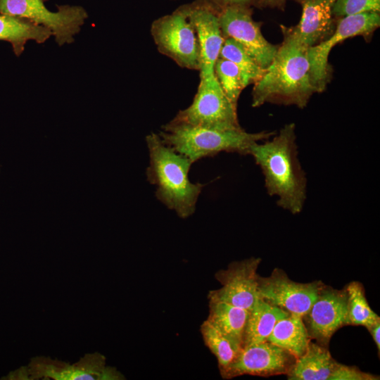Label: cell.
<instances>
[{"label": "cell", "instance_id": "obj_9", "mask_svg": "<svg viewBox=\"0 0 380 380\" xmlns=\"http://www.w3.org/2000/svg\"><path fill=\"white\" fill-rule=\"evenodd\" d=\"M29 380H122L125 376L115 367L107 366L106 357L95 352L85 354L69 364L46 356H36L27 367Z\"/></svg>", "mask_w": 380, "mask_h": 380}, {"label": "cell", "instance_id": "obj_27", "mask_svg": "<svg viewBox=\"0 0 380 380\" xmlns=\"http://www.w3.org/2000/svg\"><path fill=\"white\" fill-rule=\"evenodd\" d=\"M379 376L360 371L356 367L338 363L329 379L331 380H376Z\"/></svg>", "mask_w": 380, "mask_h": 380}, {"label": "cell", "instance_id": "obj_25", "mask_svg": "<svg viewBox=\"0 0 380 380\" xmlns=\"http://www.w3.org/2000/svg\"><path fill=\"white\" fill-rule=\"evenodd\" d=\"M219 58L235 64L251 80L256 82L264 74L261 68L246 50L232 38H224Z\"/></svg>", "mask_w": 380, "mask_h": 380}, {"label": "cell", "instance_id": "obj_24", "mask_svg": "<svg viewBox=\"0 0 380 380\" xmlns=\"http://www.w3.org/2000/svg\"><path fill=\"white\" fill-rule=\"evenodd\" d=\"M214 74L228 99L237 108L239 96L251 80L235 64L221 58L215 63Z\"/></svg>", "mask_w": 380, "mask_h": 380}, {"label": "cell", "instance_id": "obj_2", "mask_svg": "<svg viewBox=\"0 0 380 380\" xmlns=\"http://www.w3.org/2000/svg\"><path fill=\"white\" fill-rule=\"evenodd\" d=\"M249 155L262 170L267 192L277 198V205L300 213L306 200L307 179L298 159L295 124L253 144Z\"/></svg>", "mask_w": 380, "mask_h": 380}, {"label": "cell", "instance_id": "obj_13", "mask_svg": "<svg viewBox=\"0 0 380 380\" xmlns=\"http://www.w3.org/2000/svg\"><path fill=\"white\" fill-rule=\"evenodd\" d=\"M259 258H250L230 263L225 270H218L215 279L221 288L210 291L208 300L223 301L251 310L260 298L257 270Z\"/></svg>", "mask_w": 380, "mask_h": 380}, {"label": "cell", "instance_id": "obj_5", "mask_svg": "<svg viewBox=\"0 0 380 380\" xmlns=\"http://www.w3.org/2000/svg\"><path fill=\"white\" fill-rule=\"evenodd\" d=\"M151 34L161 53L182 68L200 70L199 44L186 8L156 20Z\"/></svg>", "mask_w": 380, "mask_h": 380}, {"label": "cell", "instance_id": "obj_1", "mask_svg": "<svg viewBox=\"0 0 380 380\" xmlns=\"http://www.w3.org/2000/svg\"><path fill=\"white\" fill-rule=\"evenodd\" d=\"M283 41L262 76L254 83L252 106L266 103L305 108L315 93L308 56V47L292 33L289 27L280 25Z\"/></svg>", "mask_w": 380, "mask_h": 380}, {"label": "cell", "instance_id": "obj_20", "mask_svg": "<svg viewBox=\"0 0 380 380\" xmlns=\"http://www.w3.org/2000/svg\"><path fill=\"white\" fill-rule=\"evenodd\" d=\"M250 310L232 304L209 300L207 320L221 333L243 347V334Z\"/></svg>", "mask_w": 380, "mask_h": 380}, {"label": "cell", "instance_id": "obj_18", "mask_svg": "<svg viewBox=\"0 0 380 380\" xmlns=\"http://www.w3.org/2000/svg\"><path fill=\"white\" fill-rule=\"evenodd\" d=\"M52 36L45 27L25 18L0 15V40L9 42L16 56H20L29 40L42 44Z\"/></svg>", "mask_w": 380, "mask_h": 380}, {"label": "cell", "instance_id": "obj_16", "mask_svg": "<svg viewBox=\"0 0 380 380\" xmlns=\"http://www.w3.org/2000/svg\"><path fill=\"white\" fill-rule=\"evenodd\" d=\"M293 1L301 6V17L289 28L303 44L309 48L331 35L337 23L332 13L335 0Z\"/></svg>", "mask_w": 380, "mask_h": 380}, {"label": "cell", "instance_id": "obj_6", "mask_svg": "<svg viewBox=\"0 0 380 380\" xmlns=\"http://www.w3.org/2000/svg\"><path fill=\"white\" fill-rule=\"evenodd\" d=\"M236 109L222 91L214 74L200 77L192 103L179 110L172 120L220 129H239L241 127Z\"/></svg>", "mask_w": 380, "mask_h": 380}, {"label": "cell", "instance_id": "obj_7", "mask_svg": "<svg viewBox=\"0 0 380 380\" xmlns=\"http://www.w3.org/2000/svg\"><path fill=\"white\" fill-rule=\"evenodd\" d=\"M0 13L27 19L49 29L59 46L70 44L87 18L80 6H63L49 11L44 0H0Z\"/></svg>", "mask_w": 380, "mask_h": 380}, {"label": "cell", "instance_id": "obj_17", "mask_svg": "<svg viewBox=\"0 0 380 380\" xmlns=\"http://www.w3.org/2000/svg\"><path fill=\"white\" fill-rule=\"evenodd\" d=\"M338 363L327 347L310 341L286 375L290 380H329Z\"/></svg>", "mask_w": 380, "mask_h": 380}, {"label": "cell", "instance_id": "obj_8", "mask_svg": "<svg viewBox=\"0 0 380 380\" xmlns=\"http://www.w3.org/2000/svg\"><path fill=\"white\" fill-rule=\"evenodd\" d=\"M379 26L380 14L377 12H366L341 18L337 20L336 28L330 37L308 48L310 73L318 93L326 89L331 80V68L328 58L331 49L341 42L350 37H370Z\"/></svg>", "mask_w": 380, "mask_h": 380}, {"label": "cell", "instance_id": "obj_15", "mask_svg": "<svg viewBox=\"0 0 380 380\" xmlns=\"http://www.w3.org/2000/svg\"><path fill=\"white\" fill-rule=\"evenodd\" d=\"M186 8L200 47V77L213 75L215 63L224 40L220 25L219 13L203 6Z\"/></svg>", "mask_w": 380, "mask_h": 380}, {"label": "cell", "instance_id": "obj_4", "mask_svg": "<svg viewBox=\"0 0 380 380\" xmlns=\"http://www.w3.org/2000/svg\"><path fill=\"white\" fill-rule=\"evenodd\" d=\"M275 132L255 133L243 129H220L191 125L171 120L162 127L158 135L163 142L194 163L198 160L213 157L221 152L249 155L251 146L266 140Z\"/></svg>", "mask_w": 380, "mask_h": 380}, {"label": "cell", "instance_id": "obj_28", "mask_svg": "<svg viewBox=\"0 0 380 380\" xmlns=\"http://www.w3.org/2000/svg\"><path fill=\"white\" fill-rule=\"evenodd\" d=\"M287 0H257L255 4L260 7L278 8L283 11Z\"/></svg>", "mask_w": 380, "mask_h": 380}, {"label": "cell", "instance_id": "obj_12", "mask_svg": "<svg viewBox=\"0 0 380 380\" xmlns=\"http://www.w3.org/2000/svg\"><path fill=\"white\" fill-rule=\"evenodd\" d=\"M323 286L322 281H294L278 268L267 277H258L260 298L289 314L301 317L308 312Z\"/></svg>", "mask_w": 380, "mask_h": 380}, {"label": "cell", "instance_id": "obj_22", "mask_svg": "<svg viewBox=\"0 0 380 380\" xmlns=\"http://www.w3.org/2000/svg\"><path fill=\"white\" fill-rule=\"evenodd\" d=\"M201 334L205 345L215 356L219 369L229 365L243 348L241 344L221 333L207 319L201 326Z\"/></svg>", "mask_w": 380, "mask_h": 380}, {"label": "cell", "instance_id": "obj_23", "mask_svg": "<svg viewBox=\"0 0 380 380\" xmlns=\"http://www.w3.org/2000/svg\"><path fill=\"white\" fill-rule=\"evenodd\" d=\"M345 290L349 325L363 326L367 329L380 320L379 316L369 307L360 282L353 281L345 287Z\"/></svg>", "mask_w": 380, "mask_h": 380}, {"label": "cell", "instance_id": "obj_26", "mask_svg": "<svg viewBox=\"0 0 380 380\" xmlns=\"http://www.w3.org/2000/svg\"><path fill=\"white\" fill-rule=\"evenodd\" d=\"M366 12L380 13V0H335L332 8L337 20Z\"/></svg>", "mask_w": 380, "mask_h": 380}, {"label": "cell", "instance_id": "obj_10", "mask_svg": "<svg viewBox=\"0 0 380 380\" xmlns=\"http://www.w3.org/2000/svg\"><path fill=\"white\" fill-rule=\"evenodd\" d=\"M218 16L224 38H232L239 43L265 70L273 60L279 45L272 44L265 38L261 23L253 20L249 6H228L222 8Z\"/></svg>", "mask_w": 380, "mask_h": 380}, {"label": "cell", "instance_id": "obj_3", "mask_svg": "<svg viewBox=\"0 0 380 380\" xmlns=\"http://www.w3.org/2000/svg\"><path fill=\"white\" fill-rule=\"evenodd\" d=\"M146 141L149 152L146 177L156 186L157 199L181 218L189 217L205 184L189 180L192 163L165 145L158 134L151 133Z\"/></svg>", "mask_w": 380, "mask_h": 380}, {"label": "cell", "instance_id": "obj_19", "mask_svg": "<svg viewBox=\"0 0 380 380\" xmlns=\"http://www.w3.org/2000/svg\"><path fill=\"white\" fill-rule=\"evenodd\" d=\"M289 315L287 312L259 298L250 310L243 334V347L267 341L276 323Z\"/></svg>", "mask_w": 380, "mask_h": 380}, {"label": "cell", "instance_id": "obj_14", "mask_svg": "<svg viewBox=\"0 0 380 380\" xmlns=\"http://www.w3.org/2000/svg\"><path fill=\"white\" fill-rule=\"evenodd\" d=\"M303 320L310 339L327 348L334 333L349 325L345 289L337 290L324 285Z\"/></svg>", "mask_w": 380, "mask_h": 380}, {"label": "cell", "instance_id": "obj_21", "mask_svg": "<svg viewBox=\"0 0 380 380\" xmlns=\"http://www.w3.org/2000/svg\"><path fill=\"white\" fill-rule=\"evenodd\" d=\"M310 340L303 317L293 314L280 319L267 338V341L288 350L296 358L305 353Z\"/></svg>", "mask_w": 380, "mask_h": 380}, {"label": "cell", "instance_id": "obj_11", "mask_svg": "<svg viewBox=\"0 0 380 380\" xmlns=\"http://www.w3.org/2000/svg\"><path fill=\"white\" fill-rule=\"evenodd\" d=\"M296 359L288 350L267 341L243 347L229 365L219 370L224 379L245 374L266 377L287 374Z\"/></svg>", "mask_w": 380, "mask_h": 380}, {"label": "cell", "instance_id": "obj_29", "mask_svg": "<svg viewBox=\"0 0 380 380\" xmlns=\"http://www.w3.org/2000/svg\"><path fill=\"white\" fill-rule=\"evenodd\" d=\"M224 8L233 6H250L255 4L257 0H214Z\"/></svg>", "mask_w": 380, "mask_h": 380}, {"label": "cell", "instance_id": "obj_30", "mask_svg": "<svg viewBox=\"0 0 380 380\" xmlns=\"http://www.w3.org/2000/svg\"><path fill=\"white\" fill-rule=\"evenodd\" d=\"M369 331L370 332L374 341L375 342L377 349L380 350V320L377 321L376 323H374L373 325H372L370 327L367 328Z\"/></svg>", "mask_w": 380, "mask_h": 380}]
</instances>
